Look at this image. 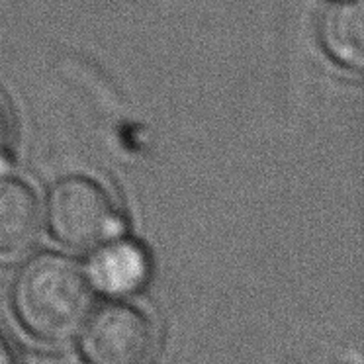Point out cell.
I'll list each match as a JSON object with an SVG mask.
<instances>
[{
  "mask_svg": "<svg viewBox=\"0 0 364 364\" xmlns=\"http://www.w3.org/2000/svg\"><path fill=\"white\" fill-rule=\"evenodd\" d=\"M12 308L33 339H71L90 316L92 290L79 262L43 251L20 267L12 284Z\"/></svg>",
  "mask_w": 364,
  "mask_h": 364,
  "instance_id": "6da1fadb",
  "label": "cell"
},
{
  "mask_svg": "<svg viewBox=\"0 0 364 364\" xmlns=\"http://www.w3.org/2000/svg\"><path fill=\"white\" fill-rule=\"evenodd\" d=\"M46 218L51 235L77 251L96 249L124 230L112 194L88 176H63L49 188Z\"/></svg>",
  "mask_w": 364,
  "mask_h": 364,
  "instance_id": "7a4b0ae2",
  "label": "cell"
},
{
  "mask_svg": "<svg viewBox=\"0 0 364 364\" xmlns=\"http://www.w3.org/2000/svg\"><path fill=\"white\" fill-rule=\"evenodd\" d=\"M80 355L87 364H143L155 333L149 317L129 304H108L85 321Z\"/></svg>",
  "mask_w": 364,
  "mask_h": 364,
  "instance_id": "3957f363",
  "label": "cell"
},
{
  "mask_svg": "<svg viewBox=\"0 0 364 364\" xmlns=\"http://www.w3.org/2000/svg\"><path fill=\"white\" fill-rule=\"evenodd\" d=\"M87 277L90 284L110 296L139 292L151 277L149 253L134 239H110L96 247Z\"/></svg>",
  "mask_w": 364,
  "mask_h": 364,
  "instance_id": "277c9868",
  "label": "cell"
},
{
  "mask_svg": "<svg viewBox=\"0 0 364 364\" xmlns=\"http://www.w3.org/2000/svg\"><path fill=\"white\" fill-rule=\"evenodd\" d=\"M40 200L30 184L0 176V255H20L40 235Z\"/></svg>",
  "mask_w": 364,
  "mask_h": 364,
  "instance_id": "5b68a950",
  "label": "cell"
},
{
  "mask_svg": "<svg viewBox=\"0 0 364 364\" xmlns=\"http://www.w3.org/2000/svg\"><path fill=\"white\" fill-rule=\"evenodd\" d=\"M319 41L327 55L360 71L364 61L363 0H331L319 18Z\"/></svg>",
  "mask_w": 364,
  "mask_h": 364,
  "instance_id": "8992f818",
  "label": "cell"
},
{
  "mask_svg": "<svg viewBox=\"0 0 364 364\" xmlns=\"http://www.w3.org/2000/svg\"><path fill=\"white\" fill-rule=\"evenodd\" d=\"M12 147H14V137H12V124L4 106L0 104V173L9 166L12 157Z\"/></svg>",
  "mask_w": 364,
  "mask_h": 364,
  "instance_id": "52a82bcc",
  "label": "cell"
},
{
  "mask_svg": "<svg viewBox=\"0 0 364 364\" xmlns=\"http://www.w3.org/2000/svg\"><path fill=\"white\" fill-rule=\"evenodd\" d=\"M0 364H14L12 360V350H10L6 339L0 335Z\"/></svg>",
  "mask_w": 364,
  "mask_h": 364,
  "instance_id": "ba28073f",
  "label": "cell"
}]
</instances>
